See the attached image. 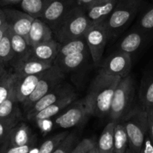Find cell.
I'll return each instance as SVG.
<instances>
[{
    "label": "cell",
    "mask_w": 153,
    "mask_h": 153,
    "mask_svg": "<svg viewBox=\"0 0 153 153\" xmlns=\"http://www.w3.org/2000/svg\"><path fill=\"white\" fill-rule=\"evenodd\" d=\"M121 79L99 71L91 83L85 97L92 116L100 118L108 117L115 89Z\"/></svg>",
    "instance_id": "obj_1"
},
{
    "label": "cell",
    "mask_w": 153,
    "mask_h": 153,
    "mask_svg": "<svg viewBox=\"0 0 153 153\" xmlns=\"http://www.w3.org/2000/svg\"><path fill=\"white\" fill-rule=\"evenodd\" d=\"M92 23L86 15V11L80 6L74 8L53 30L59 43L74 38L84 37L85 33Z\"/></svg>",
    "instance_id": "obj_2"
},
{
    "label": "cell",
    "mask_w": 153,
    "mask_h": 153,
    "mask_svg": "<svg viewBox=\"0 0 153 153\" xmlns=\"http://www.w3.org/2000/svg\"><path fill=\"white\" fill-rule=\"evenodd\" d=\"M120 121L123 123L126 128L128 139V148L134 152L140 153L148 132L146 109L142 106L132 107Z\"/></svg>",
    "instance_id": "obj_3"
},
{
    "label": "cell",
    "mask_w": 153,
    "mask_h": 153,
    "mask_svg": "<svg viewBox=\"0 0 153 153\" xmlns=\"http://www.w3.org/2000/svg\"><path fill=\"white\" fill-rule=\"evenodd\" d=\"M143 0H118L107 20L104 21L109 39L117 36L134 20L143 5Z\"/></svg>",
    "instance_id": "obj_4"
},
{
    "label": "cell",
    "mask_w": 153,
    "mask_h": 153,
    "mask_svg": "<svg viewBox=\"0 0 153 153\" xmlns=\"http://www.w3.org/2000/svg\"><path fill=\"white\" fill-rule=\"evenodd\" d=\"M134 83L130 74L123 77L115 89L108 117L110 121L118 122L132 108L134 97Z\"/></svg>",
    "instance_id": "obj_5"
},
{
    "label": "cell",
    "mask_w": 153,
    "mask_h": 153,
    "mask_svg": "<svg viewBox=\"0 0 153 153\" xmlns=\"http://www.w3.org/2000/svg\"><path fill=\"white\" fill-rule=\"evenodd\" d=\"M64 80L65 72L56 65L53 64L50 68L45 71L33 92L21 104L24 113H26L35 102L63 83Z\"/></svg>",
    "instance_id": "obj_6"
},
{
    "label": "cell",
    "mask_w": 153,
    "mask_h": 153,
    "mask_svg": "<svg viewBox=\"0 0 153 153\" xmlns=\"http://www.w3.org/2000/svg\"><path fill=\"white\" fill-rule=\"evenodd\" d=\"M89 116H92V113L86 98L74 101L57 116L55 126L63 129L71 128L84 123Z\"/></svg>",
    "instance_id": "obj_7"
},
{
    "label": "cell",
    "mask_w": 153,
    "mask_h": 153,
    "mask_svg": "<svg viewBox=\"0 0 153 153\" xmlns=\"http://www.w3.org/2000/svg\"><path fill=\"white\" fill-rule=\"evenodd\" d=\"M89 55L95 64L98 65L102 59L107 41L108 33L104 22L92 23L84 35Z\"/></svg>",
    "instance_id": "obj_8"
},
{
    "label": "cell",
    "mask_w": 153,
    "mask_h": 153,
    "mask_svg": "<svg viewBox=\"0 0 153 153\" xmlns=\"http://www.w3.org/2000/svg\"><path fill=\"white\" fill-rule=\"evenodd\" d=\"M131 65V55L117 51L106 59L100 70L110 76L123 78L129 75Z\"/></svg>",
    "instance_id": "obj_9"
},
{
    "label": "cell",
    "mask_w": 153,
    "mask_h": 153,
    "mask_svg": "<svg viewBox=\"0 0 153 153\" xmlns=\"http://www.w3.org/2000/svg\"><path fill=\"white\" fill-rule=\"evenodd\" d=\"M77 5L76 0H51L41 19L51 27L53 32L60 21Z\"/></svg>",
    "instance_id": "obj_10"
},
{
    "label": "cell",
    "mask_w": 153,
    "mask_h": 153,
    "mask_svg": "<svg viewBox=\"0 0 153 153\" xmlns=\"http://www.w3.org/2000/svg\"><path fill=\"white\" fill-rule=\"evenodd\" d=\"M74 92V90L71 85L65 83L63 82L61 84L54 88L51 92L46 94L45 96L40 98L37 102H35L32 105V107L26 112V113H25L26 117H28L34 114H36L37 113L42 111L44 109L48 107V106L54 104L59 100L70 95L71 93Z\"/></svg>",
    "instance_id": "obj_11"
},
{
    "label": "cell",
    "mask_w": 153,
    "mask_h": 153,
    "mask_svg": "<svg viewBox=\"0 0 153 153\" xmlns=\"http://www.w3.org/2000/svg\"><path fill=\"white\" fill-rule=\"evenodd\" d=\"M8 27L15 33L27 38L34 18L23 11L5 8L3 9Z\"/></svg>",
    "instance_id": "obj_12"
},
{
    "label": "cell",
    "mask_w": 153,
    "mask_h": 153,
    "mask_svg": "<svg viewBox=\"0 0 153 153\" xmlns=\"http://www.w3.org/2000/svg\"><path fill=\"white\" fill-rule=\"evenodd\" d=\"M76 97H77V95L76 92H72L70 95L59 100L54 104L48 106L42 111L37 113L36 114L26 117V119L32 123H38V122L49 120L61 113L65 109L67 108L71 104H72L76 100Z\"/></svg>",
    "instance_id": "obj_13"
},
{
    "label": "cell",
    "mask_w": 153,
    "mask_h": 153,
    "mask_svg": "<svg viewBox=\"0 0 153 153\" xmlns=\"http://www.w3.org/2000/svg\"><path fill=\"white\" fill-rule=\"evenodd\" d=\"M118 0H93L86 9V15L92 23L104 22L114 9Z\"/></svg>",
    "instance_id": "obj_14"
},
{
    "label": "cell",
    "mask_w": 153,
    "mask_h": 153,
    "mask_svg": "<svg viewBox=\"0 0 153 153\" xmlns=\"http://www.w3.org/2000/svg\"><path fill=\"white\" fill-rule=\"evenodd\" d=\"M36 140L30 126L21 121L11 129L4 143L11 146H23Z\"/></svg>",
    "instance_id": "obj_15"
},
{
    "label": "cell",
    "mask_w": 153,
    "mask_h": 153,
    "mask_svg": "<svg viewBox=\"0 0 153 153\" xmlns=\"http://www.w3.org/2000/svg\"><path fill=\"white\" fill-rule=\"evenodd\" d=\"M43 73L33 75H17L14 90L20 104H23L33 92Z\"/></svg>",
    "instance_id": "obj_16"
},
{
    "label": "cell",
    "mask_w": 153,
    "mask_h": 153,
    "mask_svg": "<svg viewBox=\"0 0 153 153\" xmlns=\"http://www.w3.org/2000/svg\"><path fill=\"white\" fill-rule=\"evenodd\" d=\"M53 32L49 26L41 18H34L26 40L31 47L53 39Z\"/></svg>",
    "instance_id": "obj_17"
},
{
    "label": "cell",
    "mask_w": 153,
    "mask_h": 153,
    "mask_svg": "<svg viewBox=\"0 0 153 153\" xmlns=\"http://www.w3.org/2000/svg\"><path fill=\"white\" fill-rule=\"evenodd\" d=\"M53 65L29 56L28 58L14 62V72L17 75L38 74L48 70Z\"/></svg>",
    "instance_id": "obj_18"
},
{
    "label": "cell",
    "mask_w": 153,
    "mask_h": 153,
    "mask_svg": "<svg viewBox=\"0 0 153 153\" xmlns=\"http://www.w3.org/2000/svg\"><path fill=\"white\" fill-rule=\"evenodd\" d=\"M19 104L14 88L10 96L0 104V120L15 123L21 122L23 115Z\"/></svg>",
    "instance_id": "obj_19"
},
{
    "label": "cell",
    "mask_w": 153,
    "mask_h": 153,
    "mask_svg": "<svg viewBox=\"0 0 153 153\" xmlns=\"http://www.w3.org/2000/svg\"><path fill=\"white\" fill-rule=\"evenodd\" d=\"M58 48L59 42L53 38L48 42L31 47L29 56L45 62L54 64L58 53Z\"/></svg>",
    "instance_id": "obj_20"
},
{
    "label": "cell",
    "mask_w": 153,
    "mask_h": 153,
    "mask_svg": "<svg viewBox=\"0 0 153 153\" xmlns=\"http://www.w3.org/2000/svg\"><path fill=\"white\" fill-rule=\"evenodd\" d=\"M152 33L143 32L140 29L132 31L122 39L118 45L117 51L131 55V53L136 52L142 47L146 41L148 35Z\"/></svg>",
    "instance_id": "obj_21"
},
{
    "label": "cell",
    "mask_w": 153,
    "mask_h": 153,
    "mask_svg": "<svg viewBox=\"0 0 153 153\" xmlns=\"http://www.w3.org/2000/svg\"><path fill=\"white\" fill-rule=\"evenodd\" d=\"M89 55V51L71 54L55 60L54 64L58 65L64 72L73 71L83 66V65L86 62Z\"/></svg>",
    "instance_id": "obj_22"
},
{
    "label": "cell",
    "mask_w": 153,
    "mask_h": 153,
    "mask_svg": "<svg viewBox=\"0 0 153 153\" xmlns=\"http://www.w3.org/2000/svg\"><path fill=\"white\" fill-rule=\"evenodd\" d=\"M86 51H89V49L84 37L66 41L62 43H59L58 53L56 60L71 54Z\"/></svg>",
    "instance_id": "obj_23"
},
{
    "label": "cell",
    "mask_w": 153,
    "mask_h": 153,
    "mask_svg": "<svg viewBox=\"0 0 153 153\" xmlns=\"http://www.w3.org/2000/svg\"><path fill=\"white\" fill-rule=\"evenodd\" d=\"M9 30L11 48L14 53L13 60L15 62L28 58L30 56L31 46L26 40V38L11 31L10 28Z\"/></svg>",
    "instance_id": "obj_24"
},
{
    "label": "cell",
    "mask_w": 153,
    "mask_h": 153,
    "mask_svg": "<svg viewBox=\"0 0 153 153\" xmlns=\"http://www.w3.org/2000/svg\"><path fill=\"white\" fill-rule=\"evenodd\" d=\"M115 124L116 122L110 121L103 129L97 143L99 153H114L113 130Z\"/></svg>",
    "instance_id": "obj_25"
},
{
    "label": "cell",
    "mask_w": 153,
    "mask_h": 153,
    "mask_svg": "<svg viewBox=\"0 0 153 153\" xmlns=\"http://www.w3.org/2000/svg\"><path fill=\"white\" fill-rule=\"evenodd\" d=\"M114 153H126L128 148V139L126 128L121 121L116 122L113 130Z\"/></svg>",
    "instance_id": "obj_26"
},
{
    "label": "cell",
    "mask_w": 153,
    "mask_h": 153,
    "mask_svg": "<svg viewBox=\"0 0 153 153\" xmlns=\"http://www.w3.org/2000/svg\"><path fill=\"white\" fill-rule=\"evenodd\" d=\"M51 0H22L20 5L23 11L33 18H41Z\"/></svg>",
    "instance_id": "obj_27"
},
{
    "label": "cell",
    "mask_w": 153,
    "mask_h": 153,
    "mask_svg": "<svg viewBox=\"0 0 153 153\" xmlns=\"http://www.w3.org/2000/svg\"><path fill=\"white\" fill-rule=\"evenodd\" d=\"M68 131H62L52 135L46 140L44 141L38 149L34 147V149H32L29 153H53V152L62 142L63 140L68 136Z\"/></svg>",
    "instance_id": "obj_28"
},
{
    "label": "cell",
    "mask_w": 153,
    "mask_h": 153,
    "mask_svg": "<svg viewBox=\"0 0 153 153\" xmlns=\"http://www.w3.org/2000/svg\"><path fill=\"white\" fill-rule=\"evenodd\" d=\"M140 106L144 109L153 105V73L143 82L140 92Z\"/></svg>",
    "instance_id": "obj_29"
},
{
    "label": "cell",
    "mask_w": 153,
    "mask_h": 153,
    "mask_svg": "<svg viewBox=\"0 0 153 153\" xmlns=\"http://www.w3.org/2000/svg\"><path fill=\"white\" fill-rule=\"evenodd\" d=\"M13 59H14V53L11 48L10 30L8 27L3 38L0 42V63L5 65Z\"/></svg>",
    "instance_id": "obj_30"
},
{
    "label": "cell",
    "mask_w": 153,
    "mask_h": 153,
    "mask_svg": "<svg viewBox=\"0 0 153 153\" xmlns=\"http://www.w3.org/2000/svg\"><path fill=\"white\" fill-rule=\"evenodd\" d=\"M17 74L14 72L8 73L0 80V104H2L12 92L14 88Z\"/></svg>",
    "instance_id": "obj_31"
},
{
    "label": "cell",
    "mask_w": 153,
    "mask_h": 153,
    "mask_svg": "<svg viewBox=\"0 0 153 153\" xmlns=\"http://www.w3.org/2000/svg\"><path fill=\"white\" fill-rule=\"evenodd\" d=\"M79 136L76 132H69L68 136L57 146L53 153H71L75 146L78 143Z\"/></svg>",
    "instance_id": "obj_32"
},
{
    "label": "cell",
    "mask_w": 153,
    "mask_h": 153,
    "mask_svg": "<svg viewBox=\"0 0 153 153\" xmlns=\"http://www.w3.org/2000/svg\"><path fill=\"white\" fill-rule=\"evenodd\" d=\"M138 26L140 30L153 33V4L145 10L140 17Z\"/></svg>",
    "instance_id": "obj_33"
},
{
    "label": "cell",
    "mask_w": 153,
    "mask_h": 153,
    "mask_svg": "<svg viewBox=\"0 0 153 153\" xmlns=\"http://www.w3.org/2000/svg\"><path fill=\"white\" fill-rule=\"evenodd\" d=\"M37 140L23 146H11L5 143L0 146V153H29V152L35 147Z\"/></svg>",
    "instance_id": "obj_34"
},
{
    "label": "cell",
    "mask_w": 153,
    "mask_h": 153,
    "mask_svg": "<svg viewBox=\"0 0 153 153\" xmlns=\"http://www.w3.org/2000/svg\"><path fill=\"white\" fill-rule=\"evenodd\" d=\"M95 145L96 143L92 139L84 138L82 140L79 141L71 153H88Z\"/></svg>",
    "instance_id": "obj_35"
},
{
    "label": "cell",
    "mask_w": 153,
    "mask_h": 153,
    "mask_svg": "<svg viewBox=\"0 0 153 153\" xmlns=\"http://www.w3.org/2000/svg\"><path fill=\"white\" fill-rule=\"evenodd\" d=\"M17 123L0 120V146L5 142L11 129Z\"/></svg>",
    "instance_id": "obj_36"
},
{
    "label": "cell",
    "mask_w": 153,
    "mask_h": 153,
    "mask_svg": "<svg viewBox=\"0 0 153 153\" xmlns=\"http://www.w3.org/2000/svg\"><path fill=\"white\" fill-rule=\"evenodd\" d=\"M147 113V124H148V134L153 141V105L146 108Z\"/></svg>",
    "instance_id": "obj_37"
},
{
    "label": "cell",
    "mask_w": 153,
    "mask_h": 153,
    "mask_svg": "<svg viewBox=\"0 0 153 153\" xmlns=\"http://www.w3.org/2000/svg\"><path fill=\"white\" fill-rule=\"evenodd\" d=\"M140 153H153V141L147 132Z\"/></svg>",
    "instance_id": "obj_38"
},
{
    "label": "cell",
    "mask_w": 153,
    "mask_h": 153,
    "mask_svg": "<svg viewBox=\"0 0 153 153\" xmlns=\"http://www.w3.org/2000/svg\"><path fill=\"white\" fill-rule=\"evenodd\" d=\"M76 2H77L78 6L81 7L83 9L86 11V8L89 7V5L93 2V0H76Z\"/></svg>",
    "instance_id": "obj_39"
},
{
    "label": "cell",
    "mask_w": 153,
    "mask_h": 153,
    "mask_svg": "<svg viewBox=\"0 0 153 153\" xmlns=\"http://www.w3.org/2000/svg\"><path fill=\"white\" fill-rule=\"evenodd\" d=\"M22 0H0V6H5L8 5H15L20 4Z\"/></svg>",
    "instance_id": "obj_40"
},
{
    "label": "cell",
    "mask_w": 153,
    "mask_h": 153,
    "mask_svg": "<svg viewBox=\"0 0 153 153\" xmlns=\"http://www.w3.org/2000/svg\"><path fill=\"white\" fill-rule=\"evenodd\" d=\"M8 74V72H7L5 68V65L0 63V80H2Z\"/></svg>",
    "instance_id": "obj_41"
},
{
    "label": "cell",
    "mask_w": 153,
    "mask_h": 153,
    "mask_svg": "<svg viewBox=\"0 0 153 153\" xmlns=\"http://www.w3.org/2000/svg\"><path fill=\"white\" fill-rule=\"evenodd\" d=\"M5 23H6V19H5V13L3 9L0 8V28L3 26Z\"/></svg>",
    "instance_id": "obj_42"
},
{
    "label": "cell",
    "mask_w": 153,
    "mask_h": 153,
    "mask_svg": "<svg viewBox=\"0 0 153 153\" xmlns=\"http://www.w3.org/2000/svg\"><path fill=\"white\" fill-rule=\"evenodd\" d=\"M8 28V26L7 23H5L3 26H2V27L0 28V42H1V40H2V38H3L4 35H5V32H6Z\"/></svg>",
    "instance_id": "obj_43"
},
{
    "label": "cell",
    "mask_w": 153,
    "mask_h": 153,
    "mask_svg": "<svg viewBox=\"0 0 153 153\" xmlns=\"http://www.w3.org/2000/svg\"><path fill=\"white\" fill-rule=\"evenodd\" d=\"M88 153H99V152H98V147H97V143L96 145H95V146H94L93 148H92Z\"/></svg>",
    "instance_id": "obj_44"
},
{
    "label": "cell",
    "mask_w": 153,
    "mask_h": 153,
    "mask_svg": "<svg viewBox=\"0 0 153 153\" xmlns=\"http://www.w3.org/2000/svg\"><path fill=\"white\" fill-rule=\"evenodd\" d=\"M126 153H135V152H133V151H132V150H131V149L128 148V149H127V150H126Z\"/></svg>",
    "instance_id": "obj_45"
}]
</instances>
